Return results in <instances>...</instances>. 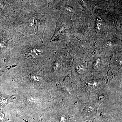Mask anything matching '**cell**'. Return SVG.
<instances>
[{
  "instance_id": "2",
  "label": "cell",
  "mask_w": 122,
  "mask_h": 122,
  "mask_svg": "<svg viewBox=\"0 0 122 122\" xmlns=\"http://www.w3.org/2000/svg\"><path fill=\"white\" fill-rule=\"evenodd\" d=\"M15 98L13 96H9L0 92V106L4 108L9 103L12 102Z\"/></svg>"
},
{
  "instance_id": "3",
  "label": "cell",
  "mask_w": 122,
  "mask_h": 122,
  "mask_svg": "<svg viewBox=\"0 0 122 122\" xmlns=\"http://www.w3.org/2000/svg\"><path fill=\"white\" fill-rule=\"evenodd\" d=\"M8 120V119L6 117L5 114L0 109V122H5Z\"/></svg>"
},
{
  "instance_id": "5",
  "label": "cell",
  "mask_w": 122,
  "mask_h": 122,
  "mask_svg": "<svg viewBox=\"0 0 122 122\" xmlns=\"http://www.w3.org/2000/svg\"><path fill=\"white\" fill-rule=\"evenodd\" d=\"M101 24L100 22H98L97 23V26L98 29H100V28H101Z\"/></svg>"
},
{
  "instance_id": "1",
  "label": "cell",
  "mask_w": 122,
  "mask_h": 122,
  "mask_svg": "<svg viewBox=\"0 0 122 122\" xmlns=\"http://www.w3.org/2000/svg\"><path fill=\"white\" fill-rule=\"evenodd\" d=\"M5 32L3 30L0 33V51L6 50L8 46V39Z\"/></svg>"
},
{
  "instance_id": "4",
  "label": "cell",
  "mask_w": 122,
  "mask_h": 122,
  "mask_svg": "<svg viewBox=\"0 0 122 122\" xmlns=\"http://www.w3.org/2000/svg\"><path fill=\"white\" fill-rule=\"evenodd\" d=\"M66 11L70 12H72L73 11V10L71 8H70V7H66Z\"/></svg>"
}]
</instances>
